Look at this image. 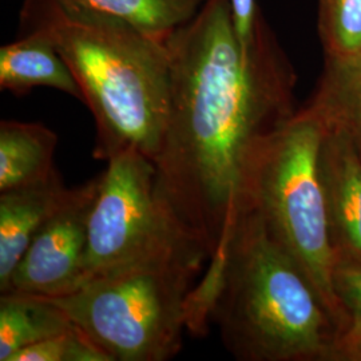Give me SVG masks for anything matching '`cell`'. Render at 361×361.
<instances>
[{"instance_id": "cell-7", "label": "cell", "mask_w": 361, "mask_h": 361, "mask_svg": "<svg viewBox=\"0 0 361 361\" xmlns=\"http://www.w3.org/2000/svg\"><path fill=\"white\" fill-rule=\"evenodd\" d=\"M101 174L71 188L63 205L39 231L1 293L59 297L83 283L89 222Z\"/></svg>"}, {"instance_id": "cell-13", "label": "cell", "mask_w": 361, "mask_h": 361, "mask_svg": "<svg viewBox=\"0 0 361 361\" xmlns=\"http://www.w3.org/2000/svg\"><path fill=\"white\" fill-rule=\"evenodd\" d=\"M66 7L116 19L154 38L166 39L190 22L207 0H58Z\"/></svg>"}, {"instance_id": "cell-4", "label": "cell", "mask_w": 361, "mask_h": 361, "mask_svg": "<svg viewBox=\"0 0 361 361\" xmlns=\"http://www.w3.org/2000/svg\"><path fill=\"white\" fill-rule=\"evenodd\" d=\"M328 121L316 104L292 116L262 146L252 171L246 209L256 210L295 259L325 310L337 314L335 250L331 244L323 149Z\"/></svg>"}, {"instance_id": "cell-14", "label": "cell", "mask_w": 361, "mask_h": 361, "mask_svg": "<svg viewBox=\"0 0 361 361\" xmlns=\"http://www.w3.org/2000/svg\"><path fill=\"white\" fill-rule=\"evenodd\" d=\"M320 34L336 65L361 58V0H319Z\"/></svg>"}, {"instance_id": "cell-2", "label": "cell", "mask_w": 361, "mask_h": 361, "mask_svg": "<svg viewBox=\"0 0 361 361\" xmlns=\"http://www.w3.org/2000/svg\"><path fill=\"white\" fill-rule=\"evenodd\" d=\"M20 28L46 35L73 71L95 119L94 158L137 147L154 162L170 114L166 40L58 0H25Z\"/></svg>"}, {"instance_id": "cell-8", "label": "cell", "mask_w": 361, "mask_h": 361, "mask_svg": "<svg viewBox=\"0 0 361 361\" xmlns=\"http://www.w3.org/2000/svg\"><path fill=\"white\" fill-rule=\"evenodd\" d=\"M55 169L46 180L0 192V292L39 231L70 194Z\"/></svg>"}, {"instance_id": "cell-17", "label": "cell", "mask_w": 361, "mask_h": 361, "mask_svg": "<svg viewBox=\"0 0 361 361\" xmlns=\"http://www.w3.org/2000/svg\"><path fill=\"white\" fill-rule=\"evenodd\" d=\"M233 25L241 44L249 49L257 38L258 18L256 0H229Z\"/></svg>"}, {"instance_id": "cell-11", "label": "cell", "mask_w": 361, "mask_h": 361, "mask_svg": "<svg viewBox=\"0 0 361 361\" xmlns=\"http://www.w3.org/2000/svg\"><path fill=\"white\" fill-rule=\"evenodd\" d=\"M56 146L58 135L42 123L1 121L0 192L50 177Z\"/></svg>"}, {"instance_id": "cell-9", "label": "cell", "mask_w": 361, "mask_h": 361, "mask_svg": "<svg viewBox=\"0 0 361 361\" xmlns=\"http://www.w3.org/2000/svg\"><path fill=\"white\" fill-rule=\"evenodd\" d=\"M37 87L82 101L77 79L51 40L38 31H23L20 38L0 49V89L22 97Z\"/></svg>"}, {"instance_id": "cell-10", "label": "cell", "mask_w": 361, "mask_h": 361, "mask_svg": "<svg viewBox=\"0 0 361 361\" xmlns=\"http://www.w3.org/2000/svg\"><path fill=\"white\" fill-rule=\"evenodd\" d=\"M328 121V119H326ZM324 142V176L340 225L348 245L361 257V158L348 133L328 121Z\"/></svg>"}, {"instance_id": "cell-15", "label": "cell", "mask_w": 361, "mask_h": 361, "mask_svg": "<svg viewBox=\"0 0 361 361\" xmlns=\"http://www.w3.org/2000/svg\"><path fill=\"white\" fill-rule=\"evenodd\" d=\"M337 74L329 97L317 102L326 119L361 142V58L336 65Z\"/></svg>"}, {"instance_id": "cell-1", "label": "cell", "mask_w": 361, "mask_h": 361, "mask_svg": "<svg viewBox=\"0 0 361 361\" xmlns=\"http://www.w3.org/2000/svg\"><path fill=\"white\" fill-rule=\"evenodd\" d=\"M166 46L171 95L158 189L213 262L245 210L262 146L292 116V79L261 20L255 44H241L229 0H207Z\"/></svg>"}, {"instance_id": "cell-19", "label": "cell", "mask_w": 361, "mask_h": 361, "mask_svg": "<svg viewBox=\"0 0 361 361\" xmlns=\"http://www.w3.org/2000/svg\"><path fill=\"white\" fill-rule=\"evenodd\" d=\"M338 353L350 360H361V314L355 313L352 325L337 344Z\"/></svg>"}, {"instance_id": "cell-18", "label": "cell", "mask_w": 361, "mask_h": 361, "mask_svg": "<svg viewBox=\"0 0 361 361\" xmlns=\"http://www.w3.org/2000/svg\"><path fill=\"white\" fill-rule=\"evenodd\" d=\"M336 288L355 313L361 314V267L347 265L337 268Z\"/></svg>"}, {"instance_id": "cell-3", "label": "cell", "mask_w": 361, "mask_h": 361, "mask_svg": "<svg viewBox=\"0 0 361 361\" xmlns=\"http://www.w3.org/2000/svg\"><path fill=\"white\" fill-rule=\"evenodd\" d=\"M325 310L264 219L246 209L221 257L194 286L190 331L205 335L213 319L240 359L302 360L326 348Z\"/></svg>"}, {"instance_id": "cell-5", "label": "cell", "mask_w": 361, "mask_h": 361, "mask_svg": "<svg viewBox=\"0 0 361 361\" xmlns=\"http://www.w3.org/2000/svg\"><path fill=\"white\" fill-rule=\"evenodd\" d=\"M201 271L185 264L137 267L90 279L65 296L43 298L109 360L166 361L182 348Z\"/></svg>"}, {"instance_id": "cell-12", "label": "cell", "mask_w": 361, "mask_h": 361, "mask_svg": "<svg viewBox=\"0 0 361 361\" xmlns=\"http://www.w3.org/2000/svg\"><path fill=\"white\" fill-rule=\"evenodd\" d=\"M75 329L65 313L43 297L1 293L0 361H11L22 349Z\"/></svg>"}, {"instance_id": "cell-16", "label": "cell", "mask_w": 361, "mask_h": 361, "mask_svg": "<svg viewBox=\"0 0 361 361\" xmlns=\"http://www.w3.org/2000/svg\"><path fill=\"white\" fill-rule=\"evenodd\" d=\"M11 361H110L79 329L54 336L18 352Z\"/></svg>"}, {"instance_id": "cell-6", "label": "cell", "mask_w": 361, "mask_h": 361, "mask_svg": "<svg viewBox=\"0 0 361 361\" xmlns=\"http://www.w3.org/2000/svg\"><path fill=\"white\" fill-rule=\"evenodd\" d=\"M207 259L205 246L159 192L154 162L137 147L110 158L91 212L83 283L137 267L202 268Z\"/></svg>"}]
</instances>
